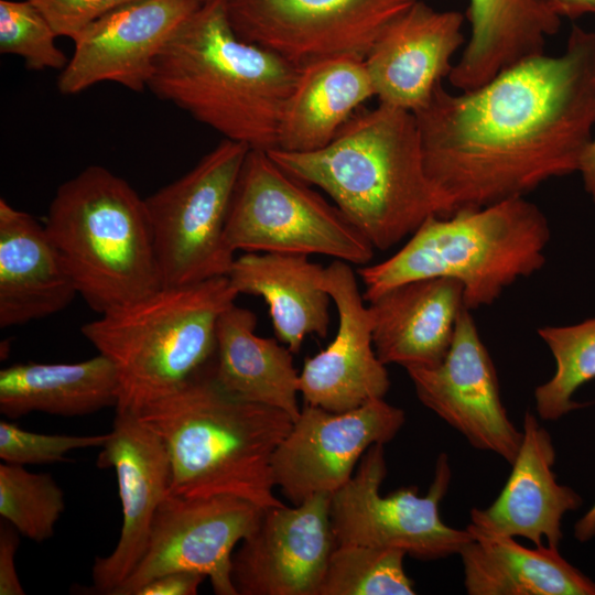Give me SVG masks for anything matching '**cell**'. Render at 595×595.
Here are the masks:
<instances>
[{"label":"cell","mask_w":595,"mask_h":595,"mask_svg":"<svg viewBox=\"0 0 595 595\" xmlns=\"http://www.w3.org/2000/svg\"><path fill=\"white\" fill-rule=\"evenodd\" d=\"M413 115L451 215L526 197L580 170L595 131V32L575 25L561 54L524 58L476 88L440 84Z\"/></svg>","instance_id":"cell-1"},{"label":"cell","mask_w":595,"mask_h":595,"mask_svg":"<svg viewBox=\"0 0 595 595\" xmlns=\"http://www.w3.org/2000/svg\"><path fill=\"white\" fill-rule=\"evenodd\" d=\"M267 152L289 174L325 192L375 249L393 247L430 216L451 215L426 173L410 111L379 104L356 111L322 149Z\"/></svg>","instance_id":"cell-2"},{"label":"cell","mask_w":595,"mask_h":595,"mask_svg":"<svg viewBox=\"0 0 595 595\" xmlns=\"http://www.w3.org/2000/svg\"><path fill=\"white\" fill-rule=\"evenodd\" d=\"M300 69L239 37L224 0H202L156 57L148 89L224 139L268 151Z\"/></svg>","instance_id":"cell-3"},{"label":"cell","mask_w":595,"mask_h":595,"mask_svg":"<svg viewBox=\"0 0 595 595\" xmlns=\"http://www.w3.org/2000/svg\"><path fill=\"white\" fill-rule=\"evenodd\" d=\"M136 415L166 447L171 494L230 495L260 508L284 505L273 493L272 457L292 418L230 396L216 382L213 366Z\"/></svg>","instance_id":"cell-4"},{"label":"cell","mask_w":595,"mask_h":595,"mask_svg":"<svg viewBox=\"0 0 595 595\" xmlns=\"http://www.w3.org/2000/svg\"><path fill=\"white\" fill-rule=\"evenodd\" d=\"M545 215L526 197L433 215L390 258L358 269L364 300L413 280L445 277L464 288L469 311L493 304L506 288L545 263Z\"/></svg>","instance_id":"cell-5"},{"label":"cell","mask_w":595,"mask_h":595,"mask_svg":"<svg viewBox=\"0 0 595 595\" xmlns=\"http://www.w3.org/2000/svg\"><path fill=\"white\" fill-rule=\"evenodd\" d=\"M238 295L228 277L162 286L84 324V337L116 370V411L137 414L205 368L218 318Z\"/></svg>","instance_id":"cell-6"},{"label":"cell","mask_w":595,"mask_h":595,"mask_svg":"<svg viewBox=\"0 0 595 595\" xmlns=\"http://www.w3.org/2000/svg\"><path fill=\"white\" fill-rule=\"evenodd\" d=\"M44 226L95 312L162 288L144 198L108 169L89 165L61 184Z\"/></svg>","instance_id":"cell-7"},{"label":"cell","mask_w":595,"mask_h":595,"mask_svg":"<svg viewBox=\"0 0 595 595\" xmlns=\"http://www.w3.org/2000/svg\"><path fill=\"white\" fill-rule=\"evenodd\" d=\"M226 240L236 252L324 255L367 264L375 248L334 204L250 149L230 202Z\"/></svg>","instance_id":"cell-8"},{"label":"cell","mask_w":595,"mask_h":595,"mask_svg":"<svg viewBox=\"0 0 595 595\" xmlns=\"http://www.w3.org/2000/svg\"><path fill=\"white\" fill-rule=\"evenodd\" d=\"M249 150L224 139L187 173L144 198L162 286L228 275L235 251L226 221Z\"/></svg>","instance_id":"cell-9"},{"label":"cell","mask_w":595,"mask_h":595,"mask_svg":"<svg viewBox=\"0 0 595 595\" xmlns=\"http://www.w3.org/2000/svg\"><path fill=\"white\" fill-rule=\"evenodd\" d=\"M386 475L383 444H374L350 479L331 495L329 521L337 544L400 549L425 561L459 554L472 533L467 528L447 526L440 516V504L452 478L448 456L439 455L424 496L419 495L416 486L382 496L380 486Z\"/></svg>","instance_id":"cell-10"},{"label":"cell","mask_w":595,"mask_h":595,"mask_svg":"<svg viewBox=\"0 0 595 595\" xmlns=\"http://www.w3.org/2000/svg\"><path fill=\"white\" fill-rule=\"evenodd\" d=\"M420 0H224L242 40L305 64L337 56L365 60L400 14Z\"/></svg>","instance_id":"cell-11"},{"label":"cell","mask_w":595,"mask_h":595,"mask_svg":"<svg viewBox=\"0 0 595 595\" xmlns=\"http://www.w3.org/2000/svg\"><path fill=\"white\" fill-rule=\"evenodd\" d=\"M262 509L230 495L191 498L169 491L143 556L111 595H136L151 580L174 571L201 573L216 594L237 595L232 551L257 527Z\"/></svg>","instance_id":"cell-12"},{"label":"cell","mask_w":595,"mask_h":595,"mask_svg":"<svg viewBox=\"0 0 595 595\" xmlns=\"http://www.w3.org/2000/svg\"><path fill=\"white\" fill-rule=\"evenodd\" d=\"M404 421V411L385 399L345 412L305 403L273 454L274 485L294 505L332 495L350 479L365 452L390 442Z\"/></svg>","instance_id":"cell-13"},{"label":"cell","mask_w":595,"mask_h":595,"mask_svg":"<svg viewBox=\"0 0 595 595\" xmlns=\"http://www.w3.org/2000/svg\"><path fill=\"white\" fill-rule=\"evenodd\" d=\"M407 372L418 399L472 446L496 453L509 464L515 461L522 431L508 418L495 365L468 309L464 307L458 316L442 363Z\"/></svg>","instance_id":"cell-14"},{"label":"cell","mask_w":595,"mask_h":595,"mask_svg":"<svg viewBox=\"0 0 595 595\" xmlns=\"http://www.w3.org/2000/svg\"><path fill=\"white\" fill-rule=\"evenodd\" d=\"M331 494H315L294 508H263L257 527L232 554L237 595H318L337 545L329 521Z\"/></svg>","instance_id":"cell-15"},{"label":"cell","mask_w":595,"mask_h":595,"mask_svg":"<svg viewBox=\"0 0 595 595\" xmlns=\"http://www.w3.org/2000/svg\"><path fill=\"white\" fill-rule=\"evenodd\" d=\"M201 2L136 0L98 19L73 41L58 91L76 95L102 82L143 91L156 57Z\"/></svg>","instance_id":"cell-16"},{"label":"cell","mask_w":595,"mask_h":595,"mask_svg":"<svg viewBox=\"0 0 595 595\" xmlns=\"http://www.w3.org/2000/svg\"><path fill=\"white\" fill-rule=\"evenodd\" d=\"M97 465L115 470L122 511L115 549L97 556L91 570V593L111 595L143 556L158 509L170 491L171 465L163 441L131 412H117Z\"/></svg>","instance_id":"cell-17"},{"label":"cell","mask_w":595,"mask_h":595,"mask_svg":"<svg viewBox=\"0 0 595 595\" xmlns=\"http://www.w3.org/2000/svg\"><path fill=\"white\" fill-rule=\"evenodd\" d=\"M323 285L337 310V332L325 349L305 359L299 392L306 404L331 412L383 399L389 375L375 351L371 315L349 263L335 259L324 270Z\"/></svg>","instance_id":"cell-18"},{"label":"cell","mask_w":595,"mask_h":595,"mask_svg":"<svg viewBox=\"0 0 595 595\" xmlns=\"http://www.w3.org/2000/svg\"><path fill=\"white\" fill-rule=\"evenodd\" d=\"M464 15L422 0L394 19L375 42L365 65L379 104L414 113L452 72L465 45Z\"/></svg>","instance_id":"cell-19"},{"label":"cell","mask_w":595,"mask_h":595,"mask_svg":"<svg viewBox=\"0 0 595 595\" xmlns=\"http://www.w3.org/2000/svg\"><path fill=\"white\" fill-rule=\"evenodd\" d=\"M555 450L549 432L528 410L511 473L495 501L470 511V524L501 536L521 537L534 545L559 547L562 519L582 505L581 496L561 485L552 469Z\"/></svg>","instance_id":"cell-20"},{"label":"cell","mask_w":595,"mask_h":595,"mask_svg":"<svg viewBox=\"0 0 595 595\" xmlns=\"http://www.w3.org/2000/svg\"><path fill=\"white\" fill-rule=\"evenodd\" d=\"M464 307L463 284L452 278L418 279L385 291L368 302L378 358L405 370L437 366Z\"/></svg>","instance_id":"cell-21"},{"label":"cell","mask_w":595,"mask_h":595,"mask_svg":"<svg viewBox=\"0 0 595 595\" xmlns=\"http://www.w3.org/2000/svg\"><path fill=\"white\" fill-rule=\"evenodd\" d=\"M77 295L44 224L0 198V327L56 314Z\"/></svg>","instance_id":"cell-22"},{"label":"cell","mask_w":595,"mask_h":595,"mask_svg":"<svg viewBox=\"0 0 595 595\" xmlns=\"http://www.w3.org/2000/svg\"><path fill=\"white\" fill-rule=\"evenodd\" d=\"M324 270L306 255L247 252L235 258L227 277L238 294L266 301L277 338L296 354L306 336L328 332L332 299Z\"/></svg>","instance_id":"cell-23"},{"label":"cell","mask_w":595,"mask_h":595,"mask_svg":"<svg viewBox=\"0 0 595 595\" xmlns=\"http://www.w3.org/2000/svg\"><path fill=\"white\" fill-rule=\"evenodd\" d=\"M469 36L454 64L450 84L476 88L505 68L543 54L561 19L545 0H468Z\"/></svg>","instance_id":"cell-24"},{"label":"cell","mask_w":595,"mask_h":595,"mask_svg":"<svg viewBox=\"0 0 595 595\" xmlns=\"http://www.w3.org/2000/svg\"><path fill=\"white\" fill-rule=\"evenodd\" d=\"M461 550L464 586L470 595H595V582L556 547L526 548L515 538L468 524Z\"/></svg>","instance_id":"cell-25"},{"label":"cell","mask_w":595,"mask_h":595,"mask_svg":"<svg viewBox=\"0 0 595 595\" xmlns=\"http://www.w3.org/2000/svg\"><path fill=\"white\" fill-rule=\"evenodd\" d=\"M256 315L235 303L218 318L213 375L230 396L280 409L296 420L299 372L292 351L256 334Z\"/></svg>","instance_id":"cell-26"},{"label":"cell","mask_w":595,"mask_h":595,"mask_svg":"<svg viewBox=\"0 0 595 595\" xmlns=\"http://www.w3.org/2000/svg\"><path fill=\"white\" fill-rule=\"evenodd\" d=\"M374 96L363 58L337 56L301 66L281 119L275 149L311 152L326 147Z\"/></svg>","instance_id":"cell-27"},{"label":"cell","mask_w":595,"mask_h":595,"mask_svg":"<svg viewBox=\"0 0 595 595\" xmlns=\"http://www.w3.org/2000/svg\"><path fill=\"white\" fill-rule=\"evenodd\" d=\"M117 402L116 370L100 354L77 363L28 361L0 370V412L10 419L32 412L80 416Z\"/></svg>","instance_id":"cell-28"},{"label":"cell","mask_w":595,"mask_h":595,"mask_svg":"<svg viewBox=\"0 0 595 595\" xmlns=\"http://www.w3.org/2000/svg\"><path fill=\"white\" fill-rule=\"evenodd\" d=\"M538 334L555 360V372L536 388V410L542 420L555 421L583 407L573 397L595 379V316L572 325L543 326Z\"/></svg>","instance_id":"cell-29"},{"label":"cell","mask_w":595,"mask_h":595,"mask_svg":"<svg viewBox=\"0 0 595 595\" xmlns=\"http://www.w3.org/2000/svg\"><path fill=\"white\" fill-rule=\"evenodd\" d=\"M400 549L337 544L331 553L318 595H412Z\"/></svg>","instance_id":"cell-30"},{"label":"cell","mask_w":595,"mask_h":595,"mask_svg":"<svg viewBox=\"0 0 595 595\" xmlns=\"http://www.w3.org/2000/svg\"><path fill=\"white\" fill-rule=\"evenodd\" d=\"M64 510V491L50 474L0 465V516L18 532L43 542L54 534Z\"/></svg>","instance_id":"cell-31"},{"label":"cell","mask_w":595,"mask_h":595,"mask_svg":"<svg viewBox=\"0 0 595 595\" xmlns=\"http://www.w3.org/2000/svg\"><path fill=\"white\" fill-rule=\"evenodd\" d=\"M56 33L29 1L0 0V52L22 57L29 69H63L68 57L55 44Z\"/></svg>","instance_id":"cell-32"},{"label":"cell","mask_w":595,"mask_h":595,"mask_svg":"<svg viewBox=\"0 0 595 595\" xmlns=\"http://www.w3.org/2000/svg\"><path fill=\"white\" fill-rule=\"evenodd\" d=\"M110 432L96 435L44 434L0 421V458L10 464H46L66 459L73 451L101 447Z\"/></svg>","instance_id":"cell-33"},{"label":"cell","mask_w":595,"mask_h":595,"mask_svg":"<svg viewBox=\"0 0 595 595\" xmlns=\"http://www.w3.org/2000/svg\"><path fill=\"white\" fill-rule=\"evenodd\" d=\"M48 21L57 36L75 40L87 26L136 0H29Z\"/></svg>","instance_id":"cell-34"},{"label":"cell","mask_w":595,"mask_h":595,"mask_svg":"<svg viewBox=\"0 0 595 595\" xmlns=\"http://www.w3.org/2000/svg\"><path fill=\"white\" fill-rule=\"evenodd\" d=\"M18 531L7 522L0 529V595L25 594L15 570Z\"/></svg>","instance_id":"cell-35"},{"label":"cell","mask_w":595,"mask_h":595,"mask_svg":"<svg viewBox=\"0 0 595 595\" xmlns=\"http://www.w3.org/2000/svg\"><path fill=\"white\" fill-rule=\"evenodd\" d=\"M205 577L191 571L170 572L141 586L136 595H195Z\"/></svg>","instance_id":"cell-36"},{"label":"cell","mask_w":595,"mask_h":595,"mask_svg":"<svg viewBox=\"0 0 595 595\" xmlns=\"http://www.w3.org/2000/svg\"><path fill=\"white\" fill-rule=\"evenodd\" d=\"M550 9L560 18L576 19L586 14L595 15V0H545Z\"/></svg>","instance_id":"cell-37"},{"label":"cell","mask_w":595,"mask_h":595,"mask_svg":"<svg viewBox=\"0 0 595 595\" xmlns=\"http://www.w3.org/2000/svg\"><path fill=\"white\" fill-rule=\"evenodd\" d=\"M578 173L582 175L586 193L595 202V131L582 158Z\"/></svg>","instance_id":"cell-38"},{"label":"cell","mask_w":595,"mask_h":595,"mask_svg":"<svg viewBox=\"0 0 595 595\" xmlns=\"http://www.w3.org/2000/svg\"><path fill=\"white\" fill-rule=\"evenodd\" d=\"M574 536L581 542H585L595 536V502L576 522Z\"/></svg>","instance_id":"cell-39"}]
</instances>
